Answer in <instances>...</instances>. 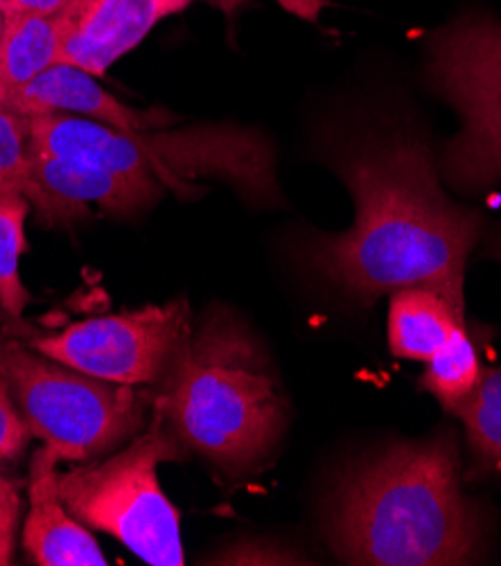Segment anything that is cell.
<instances>
[{"label": "cell", "mask_w": 501, "mask_h": 566, "mask_svg": "<svg viewBox=\"0 0 501 566\" xmlns=\"http://www.w3.org/2000/svg\"><path fill=\"white\" fill-rule=\"evenodd\" d=\"M455 416L466 427V481L501 476V366L483 368L479 386Z\"/></svg>", "instance_id": "obj_15"}, {"label": "cell", "mask_w": 501, "mask_h": 566, "mask_svg": "<svg viewBox=\"0 0 501 566\" xmlns=\"http://www.w3.org/2000/svg\"><path fill=\"white\" fill-rule=\"evenodd\" d=\"M285 12L294 14L301 21L316 23L321 12L327 8V0H275Z\"/></svg>", "instance_id": "obj_22"}, {"label": "cell", "mask_w": 501, "mask_h": 566, "mask_svg": "<svg viewBox=\"0 0 501 566\" xmlns=\"http://www.w3.org/2000/svg\"><path fill=\"white\" fill-rule=\"evenodd\" d=\"M71 0H0V14L3 17H14V14H39V17H54Z\"/></svg>", "instance_id": "obj_21"}, {"label": "cell", "mask_w": 501, "mask_h": 566, "mask_svg": "<svg viewBox=\"0 0 501 566\" xmlns=\"http://www.w3.org/2000/svg\"><path fill=\"white\" fill-rule=\"evenodd\" d=\"M32 181L30 203L50 221H73L93 210L106 214H134L163 197L154 181L114 172L91 160L69 158L39 149L32 143Z\"/></svg>", "instance_id": "obj_9"}, {"label": "cell", "mask_w": 501, "mask_h": 566, "mask_svg": "<svg viewBox=\"0 0 501 566\" xmlns=\"http://www.w3.org/2000/svg\"><path fill=\"white\" fill-rule=\"evenodd\" d=\"M32 143L50 154L91 160L114 172L147 179L179 195L197 179L215 177L260 203L278 201L269 140L247 127L201 125L177 132H121L95 120L45 113L30 118Z\"/></svg>", "instance_id": "obj_4"}, {"label": "cell", "mask_w": 501, "mask_h": 566, "mask_svg": "<svg viewBox=\"0 0 501 566\" xmlns=\"http://www.w3.org/2000/svg\"><path fill=\"white\" fill-rule=\"evenodd\" d=\"M481 253H483V258H488V260H492V262H497L501 266V221L490 231Z\"/></svg>", "instance_id": "obj_23"}, {"label": "cell", "mask_w": 501, "mask_h": 566, "mask_svg": "<svg viewBox=\"0 0 501 566\" xmlns=\"http://www.w3.org/2000/svg\"><path fill=\"white\" fill-rule=\"evenodd\" d=\"M30 199L21 192H0V310L19 318L30 303L21 280V255L28 249L25 219Z\"/></svg>", "instance_id": "obj_17"}, {"label": "cell", "mask_w": 501, "mask_h": 566, "mask_svg": "<svg viewBox=\"0 0 501 566\" xmlns=\"http://www.w3.org/2000/svg\"><path fill=\"white\" fill-rule=\"evenodd\" d=\"M0 375L30 429L43 440L32 463H91L138 436L152 392L54 361L23 344L0 346Z\"/></svg>", "instance_id": "obj_5"}, {"label": "cell", "mask_w": 501, "mask_h": 566, "mask_svg": "<svg viewBox=\"0 0 501 566\" xmlns=\"http://www.w3.org/2000/svg\"><path fill=\"white\" fill-rule=\"evenodd\" d=\"M6 108L28 118L66 113V116L95 120L121 132L147 129L145 118L136 108L111 95L91 73L69 64H54L34 77L6 102Z\"/></svg>", "instance_id": "obj_12"}, {"label": "cell", "mask_w": 501, "mask_h": 566, "mask_svg": "<svg viewBox=\"0 0 501 566\" xmlns=\"http://www.w3.org/2000/svg\"><path fill=\"white\" fill-rule=\"evenodd\" d=\"M19 517H21L19 483L0 474V566H8L12 562Z\"/></svg>", "instance_id": "obj_20"}, {"label": "cell", "mask_w": 501, "mask_h": 566, "mask_svg": "<svg viewBox=\"0 0 501 566\" xmlns=\"http://www.w3.org/2000/svg\"><path fill=\"white\" fill-rule=\"evenodd\" d=\"M481 375L479 350L466 325L427 361L420 388L434 395L445 411L457 413L479 386Z\"/></svg>", "instance_id": "obj_16"}, {"label": "cell", "mask_w": 501, "mask_h": 566, "mask_svg": "<svg viewBox=\"0 0 501 566\" xmlns=\"http://www.w3.org/2000/svg\"><path fill=\"white\" fill-rule=\"evenodd\" d=\"M3 45H0V106L30 84L34 77L60 64L62 32L60 19L39 14L3 17Z\"/></svg>", "instance_id": "obj_14"}, {"label": "cell", "mask_w": 501, "mask_h": 566, "mask_svg": "<svg viewBox=\"0 0 501 566\" xmlns=\"http://www.w3.org/2000/svg\"><path fill=\"white\" fill-rule=\"evenodd\" d=\"M425 82L450 104L459 132L442 147L438 172L461 195L501 184V19L470 8L425 36Z\"/></svg>", "instance_id": "obj_6"}, {"label": "cell", "mask_w": 501, "mask_h": 566, "mask_svg": "<svg viewBox=\"0 0 501 566\" xmlns=\"http://www.w3.org/2000/svg\"><path fill=\"white\" fill-rule=\"evenodd\" d=\"M30 438L32 433L14 402L10 384L0 375V463L17 461Z\"/></svg>", "instance_id": "obj_19"}, {"label": "cell", "mask_w": 501, "mask_h": 566, "mask_svg": "<svg viewBox=\"0 0 501 566\" xmlns=\"http://www.w3.org/2000/svg\"><path fill=\"white\" fill-rule=\"evenodd\" d=\"M468 325L466 310L431 287H405L388 303V348L394 357L427 364Z\"/></svg>", "instance_id": "obj_13"}, {"label": "cell", "mask_w": 501, "mask_h": 566, "mask_svg": "<svg viewBox=\"0 0 501 566\" xmlns=\"http://www.w3.org/2000/svg\"><path fill=\"white\" fill-rule=\"evenodd\" d=\"M184 459V444L154 411L149 424L118 454L58 476L69 513L125 544L154 566L186 564L181 517L165 496L158 468Z\"/></svg>", "instance_id": "obj_7"}, {"label": "cell", "mask_w": 501, "mask_h": 566, "mask_svg": "<svg viewBox=\"0 0 501 566\" xmlns=\"http://www.w3.org/2000/svg\"><path fill=\"white\" fill-rule=\"evenodd\" d=\"M3 28H6V19L0 14V45H3Z\"/></svg>", "instance_id": "obj_25"}, {"label": "cell", "mask_w": 501, "mask_h": 566, "mask_svg": "<svg viewBox=\"0 0 501 566\" xmlns=\"http://www.w3.org/2000/svg\"><path fill=\"white\" fill-rule=\"evenodd\" d=\"M325 160L348 188L355 221L301 249L305 269L362 307L405 287H431L466 310V264L483 238V214L442 190L427 138L398 120L340 125Z\"/></svg>", "instance_id": "obj_1"}, {"label": "cell", "mask_w": 501, "mask_h": 566, "mask_svg": "<svg viewBox=\"0 0 501 566\" xmlns=\"http://www.w3.org/2000/svg\"><path fill=\"white\" fill-rule=\"evenodd\" d=\"M154 386L152 409L181 444L231 476L267 463L288 427L283 386L231 310H210Z\"/></svg>", "instance_id": "obj_3"}, {"label": "cell", "mask_w": 501, "mask_h": 566, "mask_svg": "<svg viewBox=\"0 0 501 566\" xmlns=\"http://www.w3.org/2000/svg\"><path fill=\"white\" fill-rule=\"evenodd\" d=\"M325 533L348 564L477 562L483 520L461 490L455 431L394 442L346 470L327 499Z\"/></svg>", "instance_id": "obj_2"}, {"label": "cell", "mask_w": 501, "mask_h": 566, "mask_svg": "<svg viewBox=\"0 0 501 566\" xmlns=\"http://www.w3.org/2000/svg\"><path fill=\"white\" fill-rule=\"evenodd\" d=\"M195 0H71L58 14L60 64L100 77L138 48L160 21L181 14Z\"/></svg>", "instance_id": "obj_10"}, {"label": "cell", "mask_w": 501, "mask_h": 566, "mask_svg": "<svg viewBox=\"0 0 501 566\" xmlns=\"http://www.w3.org/2000/svg\"><path fill=\"white\" fill-rule=\"evenodd\" d=\"M0 192L34 195L30 118L0 106Z\"/></svg>", "instance_id": "obj_18"}, {"label": "cell", "mask_w": 501, "mask_h": 566, "mask_svg": "<svg viewBox=\"0 0 501 566\" xmlns=\"http://www.w3.org/2000/svg\"><path fill=\"white\" fill-rule=\"evenodd\" d=\"M208 3L219 12H225L229 19H233L249 3V0H208Z\"/></svg>", "instance_id": "obj_24"}, {"label": "cell", "mask_w": 501, "mask_h": 566, "mask_svg": "<svg viewBox=\"0 0 501 566\" xmlns=\"http://www.w3.org/2000/svg\"><path fill=\"white\" fill-rule=\"evenodd\" d=\"M58 468L30 465V513L23 546L41 566H104L106 555L88 528L75 520L58 490Z\"/></svg>", "instance_id": "obj_11"}, {"label": "cell", "mask_w": 501, "mask_h": 566, "mask_svg": "<svg viewBox=\"0 0 501 566\" xmlns=\"http://www.w3.org/2000/svg\"><path fill=\"white\" fill-rule=\"evenodd\" d=\"M190 329V307L179 298L77 321L34 338L30 348L97 379L154 386Z\"/></svg>", "instance_id": "obj_8"}]
</instances>
